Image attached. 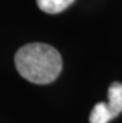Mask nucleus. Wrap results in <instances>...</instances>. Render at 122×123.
I'll list each match as a JSON object with an SVG mask.
<instances>
[{
    "label": "nucleus",
    "instance_id": "f257e3e1",
    "mask_svg": "<svg viewBox=\"0 0 122 123\" xmlns=\"http://www.w3.org/2000/svg\"><path fill=\"white\" fill-rule=\"evenodd\" d=\"M15 66L19 74L29 82L47 85L59 77L62 59L55 47L41 42H32L18 50Z\"/></svg>",
    "mask_w": 122,
    "mask_h": 123
},
{
    "label": "nucleus",
    "instance_id": "f03ea898",
    "mask_svg": "<svg viewBox=\"0 0 122 123\" xmlns=\"http://www.w3.org/2000/svg\"><path fill=\"white\" fill-rule=\"evenodd\" d=\"M109 102L106 103L107 110L112 118H116L122 112V83L113 82L109 87Z\"/></svg>",
    "mask_w": 122,
    "mask_h": 123
},
{
    "label": "nucleus",
    "instance_id": "7ed1b4c3",
    "mask_svg": "<svg viewBox=\"0 0 122 123\" xmlns=\"http://www.w3.org/2000/svg\"><path fill=\"white\" fill-rule=\"evenodd\" d=\"M75 0H36L40 10L47 14H59L66 10Z\"/></svg>",
    "mask_w": 122,
    "mask_h": 123
},
{
    "label": "nucleus",
    "instance_id": "20e7f679",
    "mask_svg": "<svg viewBox=\"0 0 122 123\" xmlns=\"http://www.w3.org/2000/svg\"><path fill=\"white\" fill-rule=\"evenodd\" d=\"M112 119L107 110V106L103 102H98L94 106L90 114V123H109Z\"/></svg>",
    "mask_w": 122,
    "mask_h": 123
}]
</instances>
